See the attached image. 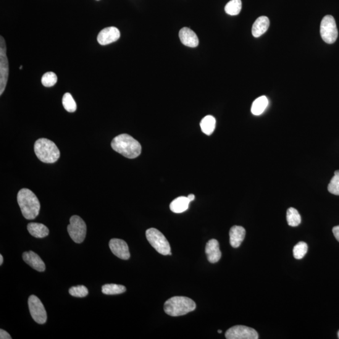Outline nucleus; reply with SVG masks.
Returning a JSON list of instances; mask_svg holds the SVG:
<instances>
[{"label": "nucleus", "instance_id": "26", "mask_svg": "<svg viewBox=\"0 0 339 339\" xmlns=\"http://www.w3.org/2000/svg\"><path fill=\"white\" fill-rule=\"evenodd\" d=\"M308 251V245L305 242L300 241L294 246L293 253L294 257L296 259H301L306 256Z\"/></svg>", "mask_w": 339, "mask_h": 339}, {"label": "nucleus", "instance_id": "35", "mask_svg": "<svg viewBox=\"0 0 339 339\" xmlns=\"http://www.w3.org/2000/svg\"><path fill=\"white\" fill-rule=\"evenodd\" d=\"M20 69H22V65H21V66L20 67Z\"/></svg>", "mask_w": 339, "mask_h": 339}, {"label": "nucleus", "instance_id": "4", "mask_svg": "<svg viewBox=\"0 0 339 339\" xmlns=\"http://www.w3.org/2000/svg\"><path fill=\"white\" fill-rule=\"evenodd\" d=\"M36 156L41 162L53 164L60 157V151L53 141L46 138H40L34 144Z\"/></svg>", "mask_w": 339, "mask_h": 339}, {"label": "nucleus", "instance_id": "25", "mask_svg": "<svg viewBox=\"0 0 339 339\" xmlns=\"http://www.w3.org/2000/svg\"><path fill=\"white\" fill-rule=\"evenodd\" d=\"M62 104L68 112H73L77 109V104L72 95L69 93H65L63 96Z\"/></svg>", "mask_w": 339, "mask_h": 339}, {"label": "nucleus", "instance_id": "9", "mask_svg": "<svg viewBox=\"0 0 339 339\" xmlns=\"http://www.w3.org/2000/svg\"><path fill=\"white\" fill-rule=\"evenodd\" d=\"M28 304L33 319L39 324H45L47 321V315L41 299L35 295H31L29 297Z\"/></svg>", "mask_w": 339, "mask_h": 339}, {"label": "nucleus", "instance_id": "1", "mask_svg": "<svg viewBox=\"0 0 339 339\" xmlns=\"http://www.w3.org/2000/svg\"><path fill=\"white\" fill-rule=\"evenodd\" d=\"M111 147L115 152L130 159L138 157L141 152L140 143L128 134L116 136L111 142Z\"/></svg>", "mask_w": 339, "mask_h": 339}, {"label": "nucleus", "instance_id": "22", "mask_svg": "<svg viewBox=\"0 0 339 339\" xmlns=\"http://www.w3.org/2000/svg\"><path fill=\"white\" fill-rule=\"evenodd\" d=\"M127 290L125 286L117 284H106L102 286V292L107 295H118L125 292Z\"/></svg>", "mask_w": 339, "mask_h": 339}, {"label": "nucleus", "instance_id": "3", "mask_svg": "<svg viewBox=\"0 0 339 339\" xmlns=\"http://www.w3.org/2000/svg\"><path fill=\"white\" fill-rule=\"evenodd\" d=\"M164 311L172 317L182 316L193 312L196 309V304L193 299L185 296H173L165 302Z\"/></svg>", "mask_w": 339, "mask_h": 339}, {"label": "nucleus", "instance_id": "2", "mask_svg": "<svg viewBox=\"0 0 339 339\" xmlns=\"http://www.w3.org/2000/svg\"><path fill=\"white\" fill-rule=\"evenodd\" d=\"M17 201L25 219L33 220L38 216L41 204L32 191L28 189H21L18 193Z\"/></svg>", "mask_w": 339, "mask_h": 339}, {"label": "nucleus", "instance_id": "13", "mask_svg": "<svg viewBox=\"0 0 339 339\" xmlns=\"http://www.w3.org/2000/svg\"><path fill=\"white\" fill-rule=\"evenodd\" d=\"M22 257L26 263H27L34 270L39 272H43L46 270V265L43 260L33 251L25 252L22 255Z\"/></svg>", "mask_w": 339, "mask_h": 339}, {"label": "nucleus", "instance_id": "27", "mask_svg": "<svg viewBox=\"0 0 339 339\" xmlns=\"http://www.w3.org/2000/svg\"><path fill=\"white\" fill-rule=\"evenodd\" d=\"M328 191L333 195L339 196V170L335 171L334 176L328 184Z\"/></svg>", "mask_w": 339, "mask_h": 339}, {"label": "nucleus", "instance_id": "36", "mask_svg": "<svg viewBox=\"0 0 339 339\" xmlns=\"http://www.w3.org/2000/svg\"><path fill=\"white\" fill-rule=\"evenodd\" d=\"M337 335H338V338H339V330H338V333H337Z\"/></svg>", "mask_w": 339, "mask_h": 339}, {"label": "nucleus", "instance_id": "30", "mask_svg": "<svg viewBox=\"0 0 339 339\" xmlns=\"http://www.w3.org/2000/svg\"><path fill=\"white\" fill-rule=\"evenodd\" d=\"M0 338L1 339H11V335L6 331L1 329L0 330Z\"/></svg>", "mask_w": 339, "mask_h": 339}, {"label": "nucleus", "instance_id": "12", "mask_svg": "<svg viewBox=\"0 0 339 339\" xmlns=\"http://www.w3.org/2000/svg\"><path fill=\"white\" fill-rule=\"evenodd\" d=\"M120 37V31L115 27H107L100 31L98 42L101 46H106L117 41Z\"/></svg>", "mask_w": 339, "mask_h": 339}, {"label": "nucleus", "instance_id": "34", "mask_svg": "<svg viewBox=\"0 0 339 339\" xmlns=\"http://www.w3.org/2000/svg\"><path fill=\"white\" fill-rule=\"evenodd\" d=\"M218 333H222V330H218Z\"/></svg>", "mask_w": 339, "mask_h": 339}, {"label": "nucleus", "instance_id": "6", "mask_svg": "<svg viewBox=\"0 0 339 339\" xmlns=\"http://www.w3.org/2000/svg\"><path fill=\"white\" fill-rule=\"evenodd\" d=\"M68 233L76 243H82L85 240L87 226L82 218L78 215L70 217V224L67 226Z\"/></svg>", "mask_w": 339, "mask_h": 339}, {"label": "nucleus", "instance_id": "29", "mask_svg": "<svg viewBox=\"0 0 339 339\" xmlns=\"http://www.w3.org/2000/svg\"><path fill=\"white\" fill-rule=\"evenodd\" d=\"M69 292L70 295L80 298L86 297L89 294L88 289L84 285L72 286L69 289Z\"/></svg>", "mask_w": 339, "mask_h": 339}, {"label": "nucleus", "instance_id": "5", "mask_svg": "<svg viewBox=\"0 0 339 339\" xmlns=\"http://www.w3.org/2000/svg\"><path fill=\"white\" fill-rule=\"evenodd\" d=\"M146 237L149 243L158 253L164 255V256L172 255L169 241L165 236L157 229H148L146 231Z\"/></svg>", "mask_w": 339, "mask_h": 339}, {"label": "nucleus", "instance_id": "18", "mask_svg": "<svg viewBox=\"0 0 339 339\" xmlns=\"http://www.w3.org/2000/svg\"><path fill=\"white\" fill-rule=\"evenodd\" d=\"M27 230L31 236L36 238L46 237L49 234L48 228L41 223H29L27 225Z\"/></svg>", "mask_w": 339, "mask_h": 339}, {"label": "nucleus", "instance_id": "21", "mask_svg": "<svg viewBox=\"0 0 339 339\" xmlns=\"http://www.w3.org/2000/svg\"><path fill=\"white\" fill-rule=\"evenodd\" d=\"M215 119L212 116L208 115L204 117L201 122V128L204 134L211 135L214 132L215 128Z\"/></svg>", "mask_w": 339, "mask_h": 339}, {"label": "nucleus", "instance_id": "24", "mask_svg": "<svg viewBox=\"0 0 339 339\" xmlns=\"http://www.w3.org/2000/svg\"><path fill=\"white\" fill-rule=\"evenodd\" d=\"M241 0H231L225 5V12L230 15H238L241 12Z\"/></svg>", "mask_w": 339, "mask_h": 339}, {"label": "nucleus", "instance_id": "16", "mask_svg": "<svg viewBox=\"0 0 339 339\" xmlns=\"http://www.w3.org/2000/svg\"><path fill=\"white\" fill-rule=\"evenodd\" d=\"M246 236V230L240 225H234L230 231V244L233 248H237L241 246Z\"/></svg>", "mask_w": 339, "mask_h": 339}, {"label": "nucleus", "instance_id": "7", "mask_svg": "<svg viewBox=\"0 0 339 339\" xmlns=\"http://www.w3.org/2000/svg\"><path fill=\"white\" fill-rule=\"evenodd\" d=\"M320 35L323 41L328 44H332L337 41L338 30L334 18L331 15H326L320 23Z\"/></svg>", "mask_w": 339, "mask_h": 339}, {"label": "nucleus", "instance_id": "11", "mask_svg": "<svg viewBox=\"0 0 339 339\" xmlns=\"http://www.w3.org/2000/svg\"><path fill=\"white\" fill-rule=\"evenodd\" d=\"M109 248L113 254L119 258L127 260L130 257V251L127 243L120 239H112L109 241Z\"/></svg>", "mask_w": 339, "mask_h": 339}, {"label": "nucleus", "instance_id": "10", "mask_svg": "<svg viewBox=\"0 0 339 339\" xmlns=\"http://www.w3.org/2000/svg\"><path fill=\"white\" fill-rule=\"evenodd\" d=\"M225 338L228 339H257L258 333L254 328L244 325L234 326L226 331Z\"/></svg>", "mask_w": 339, "mask_h": 339}, {"label": "nucleus", "instance_id": "32", "mask_svg": "<svg viewBox=\"0 0 339 339\" xmlns=\"http://www.w3.org/2000/svg\"><path fill=\"white\" fill-rule=\"evenodd\" d=\"M187 198L191 202L193 201L194 199H195V196L194 195V194H190V195H189L187 196Z\"/></svg>", "mask_w": 339, "mask_h": 339}, {"label": "nucleus", "instance_id": "17", "mask_svg": "<svg viewBox=\"0 0 339 339\" xmlns=\"http://www.w3.org/2000/svg\"><path fill=\"white\" fill-rule=\"evenodd\" d=\"M270 27V20L267 17L262 16L255 21L252 28V33L254 37H259L268 30Z\"/></svg>", "mask_w": 339, "mask_h": 339}, {"label": "nucleus", "instance_id": "23", "mask_svg": "<svg viewBox=\"0 0 339 339\" xmlns=\"http://www.w3.org/2000/svg\"><path fill=\"white\" fill-rule=\"evenodd\" d=\"M286 219H287L289 225L291 227H296L301 223V215L296 209L290 207L286 212Z\"/></svg>", "mask_w": 339, "mask_h": 339}, {"label": "nucleus", "instance_id": "20", "mask_svg": "<svg viewBox=\"0 0 339 339\" xmlns=\"http://www.w3.org/2000/svg\"><path fill=\"white\" fill-rule=\"evenodd\" d=\"M269 105V100L266 96H262L257 98L253 102L251 107V112L254 115L259 116L266 109Z\"/></svg>", "mask_w": 339, "mask_h": 339}, {"label": "nucleus", "instance_id": "14", "mask_svg": "<svg viewBox=\"0 0 339 339\" xmlns=\"http://www.w3.org/2000/svg\"><path fill=\"white\" fill-rule=\"evenodd\" d=\"M206 253L207 259L211 263H215L219 261L222 256L219 242L214 239L207 242L206 246Z\"/></svg>", "mask_w": 339, "mask_h": 339}, {"label": "nucleus", "instance_id": "31", "mask_svg": "<svg viewBox=\"0 0 339 339\" xmlns=\"http://www.w3.org/2000/svg\"><path fill=\"white\" fill-rule=\"evenodd\" d=\"M332 232L336 240L339 242V225L335 226V227L332 229Z\"/></svg>", "mask_w": 339, "mask_h": 339}, {"label": "nucleus", "instance_id": "8", "mask_svg": "<svg viewBox=\"0 0 339 339\" xmlns=\"http://www.w3.org/2000/svg\"><path fill=\"white\" fill-rule=\"evenodd\" d=\"M9 60L7 56V46L5 39L0 37V95L4 93L6 88L9 78Z\"/></svg>", "mask_w": 339, "mask_h": 339}, {"label": "nucleus", "instance_id": "19", "mask_svg": "<svg viewBox=\"0 0 339 339\" xmlns=\"http://www.w3.org/2000/svg\"><path fill=\"white\" fill-rule=\"evenodd\" d=\"M190 202L187 197L181 196L173 200L170 205V209L174 213H182L189 209Z\"/></svg>", "mask_w": 339, "mask_h": 339}, {"label": "nucleus", "instance_id": "15", "mask_svg": "<svg viewBox=\"0 0 339 339\" xmlns=\"http://www.w3.org/2000/svg\"><path fill=\"white\" fill-rule=\"evenodd\" d=\"M179 38L184 46L189 47H196L199 45V39L196 33L191 29L184 27L179 31Z\"/></svg>", "mask_w": 339, "mask_h": 339}, {"label": "nucleus", "instance_id": "28", "mask_svg": "<svg viewBox=\"0 0 339 339\" xmlns=\"http://www.w3.org/2000/svg\"><path fill=\"white\" fill-rule=\"evenodd\" d=\"M57 82V76L54 72H48L42 78V83L45 87L50 88L54 86Z\"/></svg>", "mask_w": 339, "mask_h": 339}, {"label": "nucleus", "instance_id": "33", "mask_svg": "<svg viewBox=\"0 0 339 339\" xmlns=\"http://www.w3.org/2000/svg\"><path fill=\"white\" fill-rule=\"evenodd\" d=\"M3 262H4V257L2 254H0V265H2Z\"/></svg>", "mask_w": 339, "mask_h": 339}]
</instances>
